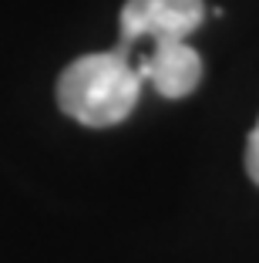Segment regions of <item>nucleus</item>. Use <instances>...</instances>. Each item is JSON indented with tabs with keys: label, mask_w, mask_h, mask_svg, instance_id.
I'll list each match as a JSON object with an SVG mask.
<instances>
[{
	"label": "nucleus",
	"mask_w": 259,
	"mask_h": 263,
	"mask_svg": "<svg viewBox=\"0 0 259 263\" xmlns=\"http://www.w3.org/2000/svg\"><path fill=\"white\" fill-rule=\"evenodd\" d=\"M246 172H249V179L259 186V118L252 125L249 139H246Z\"/></svg>",
	"instance_id": "obj_3"
},
{
	"label": "nucleus",
	"mask_w": 259,
	"mask_h": 263,
	"mask_svg": "<svg viewBox=\"0 0 259 263\" xmlns=\"http://www.w3.org/2000/svg\"><path fill=\"white\" fill-rule=\"evenodd\" d=\"M118 54L135 68L142 85L162 98H189L202 81V58L189 37L206 21L202 0H125Z\"/></svg>",
	"instance_id": "obj_1"
},
{
	"label": "nucleus",
	"mask_w": 259,
	"mask_h": 263,
	"mask_svg": "<svg viewBox=\"0 0 259 263\" xmlns=\"http://www.w3.org/2000/svg\"><path fill=\"white\" fill-rule=\"evenodd\" d=\"M142 78L118 51H94L71 61L57 78V108L84 128H111L135 111Z\"/></svg>",
	"instance_id": "obj_2"
}]
</instances>
